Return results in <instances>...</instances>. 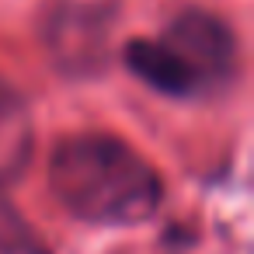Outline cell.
<instances>
[{
	"label": "cell",
	"instance_id": "cell-4",
	"mask_svg": "<svg viewBox=\"0 0 254 254\" xmlns=\"http://www.w3.org/2000/svg\"><path fill=\"white\" fill-rule=\"evenodd\" d=\"M32 146H35L32 108L14 84L0 80V185L14 181L28 167Z\"/></svg>",
	"mask_w": 254,
	"mask_h": 254
},
{
	"label": "cell",
	"instance_id": "cell-2",
	"mask_svg": "<svg viewBox=\"0 0 254 254\" xmlns=\"http://www.w3.org/2000/svg\"><path fill=\"white\" fill-rule=\"evenodd\" d=\"M136 80L164 98L195 101L219 94L237 77V35L233 28L202 7L178 11L157 39H129L122 53Z\"/></svg>",
	"mask_w": 254,
	"mask_h": 254
},
{
	"label": "cell",
	"instance_id": "cell-3",
	"mask_svg": "<svg viewBox=\"0 0 254 254\" xmlns=\"http://www.w3.org/2000/svg\"><path fill=\"white\" fill-rule=\"evenodd\" d=\"M115 0H53L46 42L66 73H91L105 60Z\"/></svg>",
	"mask_w": 254,
	"mask_h": 254
},
{
	"label": "cell",
	"instance_id": "cell-1",
	"mask_svg": "<svg viewBox=\"0 0 254 254\" xmlns=\"http://www.w3.org/2000/svg\"><path fill=\"white\" fill-rule=\"evenodd\" d=\"M49 188L73 219L94 226H136L164 198L157 167L115 132L60 139L49 160Z\"/></svg>",
	"mask_w": 254,
	"mask_h": 254
},
{
	"label": "cell",
	"instance_id": "cell-5",
	"mask_svg": "<svg viewBox=\"0 0 254 254\" xmlns=\"http://www.w3.org/2000/svg\"><path fill=\"white\" fill-rule=\"evenodd\" d=\"M0 254H53L42 233L21 216V209L0 195Z\"/></svg>",
	"mask_w": 254,
	"mask_h": 254
}]
</instances>
